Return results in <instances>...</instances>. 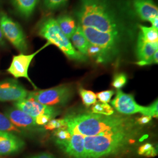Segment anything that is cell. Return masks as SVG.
I'll use <instances>...</instances> for the list:
<instances>
[{
  "instance_id": "obj_1",
  "label": "cell",
  "mask_w": 158,
  "mask_h": 158,
  "mask_svg": "<svg viewBox=\"0 0 158 158\" xmlns=\"http://www.w3.org/2000/svg\"><path fill=\"white\" fill-rule=\"evenodd\" d=\"M73 15L89 44L102 49L106 63L137 36L139 24L131 0H79Z\"/></svg>"
},
{
  "instance_id": "obj_2",
  "label": "cell",
  "mask_w": 158,
  "mask_h": 158,
  "mask_svg": "<svg viewBox=\"0 0 158 158\" xmlns=\"http://www.w3.org/2000/svg\"><path fill=\"white\" fill-rule=\"evenodd\" d=\"M63 119L66 123L65 129L70 134H77L85 137L139 129V125L134 119L120 115L106 116L94 113L71 114Z\"/></svg>"
},
{
  "instance_id": "obj_3",
  "label": "cell",
  "mask_w": 158,
  "mask_h": 158,
  "mask_svg": "<svg viewBox=\"0 0 158 158\" xmlns=\"http://www.w3.org/2000/svg\"><path fill=\"white\" fill-rule=\"evenodd\" d=\"M139 130L113 134L85 136V158H107L127 152L136 141Z\"/></svg>"
},
{
  "instance_id": "obj_4",
  "label": "cell",
  "mask_w": 158,
  "mask_h": 158,
  "mask_svg": "<svg viewBox=\"0 0 158 158\" xmlns=\"http://www.w3.org/2000/svg\"><path fill=\"white\" fill-rule=\"evenodd\" d=\"M37 32L51 45L56 46L69 59L79 62L87 60L86 56L74 49L70 39L59 28L55 18L48 17L42 19L38 25Z\"/></svg>"
},
{
  "instance_id": "obj_5",
  "label": "cell",
  "mask_w": 158,
  "mask_h": 158,
  "mask_svg": "<svg viewBox=\"0 0 158 158\" xmlns=\"http://www.w3.org/2000/svg\"><path fill=\"white\" fill-rule=\"evenodd\" d=\"M0 27L6 40L22 53L28 49L27 36L22 27L5 12H0Z\"/></svg>"
},
{
  "instance_id": "obj_6",
  "label": "cell",
  "mask_w": 158,
  "mask_h": 158,
  "mask_svg": "<svg viewBox=\"0 0 158 158\" xmlns=\"http://www.w3.org/2000/svg\"><path fill=\"white\" fill-rule=\"evenodd\" d=\"M72 90L67 85H60L45 90L28 92V98H31L48 106H63L72 98Z\"/></svg>"
},
{
  "instance_id": "obj_7",
  "label": "cell",
  "mask_w": 158,
  "mask_h": 158,
  "mask_svg": "<svg viewBox=\"0 0 158 158\" xmlns=\"http://www.w3.org/2000/svg\"><path fill=\"white\" fill-rule=\"evenodd\" d=\"M49 45H51V44L47 42L45 45H44L39 50L33 53L26 55L25 53H21L18 55H14L12 57L11 63L9 68L6 70L7 72L11 74L15 79L25 78L27 79L34 86L35 89H37V87L34 85V83L29 76V68L35 56L38 55L40 51L44 50L46 47Z\"/></svg>"
},
{
  "instance_id": "obj_8",
  "label": "cell",
  "mask_w": 158,
  "mask_h": 158,
  "mask_svg": "<svg viewBox=\"0 0 158 158\" xmlns=\"http://www.w3.org/2000/svg\"><path fill=\"white\" fill-rule=\"evenodd\" d=\"M28 92L15 79L0 81V102H17L27 98Z\"/></svg>"
},
{
  "instance_id": "obj_9",
  "label": "cell",
  "mask_w": 158,
  "mask_h": 158,
  "mask_svg": "<svg viewBox=\"0 0 158 158\" xmlns=\"http://www.w3.org/2000/svg\"><path fill=\"white\" fill-rule=\"evenodd\" d=\"M55 143L60 149L70 158H85V136L71 134L70 137L66 140L55 139Z\"/></svg>"
},
{
  "instance_id": "obj_10",
  "label": "cell",
  "mask_w": 158,
  "mask_h": 158,
  "mask_svg": "<svg viewBox=\"0 0 158 158\" xmlns=\"http://www.w3.org/2000/svg\"><path fill=\"white\" fill-rule=\"evenodd\" d=\"M14 104L15 107L34 118L40 114H47L54 118L59 114V110L56 108L40 104L31 98H26L14 102Z\"/></svg>"
},
{
  "instance_id": "obj_11",
  "label": "cell",
  "mask_w": 158,
  "mask_h": 158,
  "mask_svg": "<svg viewBox=\"0 0 158 158\" xmlns=\"http://www.w3.org/2000/svg\"><path fill=\"white\" fill-rule=\"evenodd\" d=\"M111 105L119 113L131 115L136 113L142 114L145 107L139 105L132 94L125 93L118 90L116 96L111 102Z\"/></svg>"
},
{
  "instance_id": "obj_12",
  "label": "cell",
  "mask_w": 158,
  "mask_h": 158,
  "mask_svg": "<svg viewBox=\"0 0 158 158\" xmlns=\"http://www.w3.org/2000/svg\"><path fill=\"white\" fill-rule=\"evenodd\" d=\"M25 143L16 134L0 131V156H6L22 151Z\"/></svg>"
},
{
  "instance_id": "obj_13",
  "label": "cell",
  "mask_w": 158,
  "mask_h": 158,
  "mask_svg": "<svg viewBox=\"0 0 158 158\" xmlns=\"http://www.w3.org/2000/svg\"><path fill=\"white\" fill-rule=\"evenodd\" d=\"M131 4L138 19L150 22L158 17V6L153 0H131Z\"/></svg>"
},
{
  "instance_id": "obj_14",
  "label": "cell",
  "mask_w": 158,
  "mask_h": 158,
  "mask_svg": "<svg viewBox=\"0 0 158 158\" xmlns=\"http://www.w3.org/2000/svg\"><path fill=\"white\" fill-rule=\"evenodd\" d=\"M5 114L13 124L24 131L33 129L37 125L34 118L17 108H8Z\"/></svg>"
},
{
  "instance_id": "obj_15",
  "label": "cell",
  "mask_w": 158,
  "mask_h": 158,
  "mask_svg": "<svg viewBox=\"0 0 158 158\" xmlns=\"http://www.w3.org/2000/svg\"><path fill=\"white\" fill-rule=\"evenodd\" d=\"M158 49V43L151 44L147 42L138 34L136 55L138 62H144L148 60Z\"/></svg>"
},
{
  "instance_id": "obj_16",
  "label": "cell",
  "mask_w": 158,
  "mask_h": 158,
  "mask_svg": "<svg viewBox=\"0 0 158 158\" xmlns=\"http://www.w3.org/2000/svg\"><path fill=\"white\" fill-rule=\"evenodd\" d=\"M40 0H11L12 5L17 13L25 19L33 14Z\"/></svg>"
},
{
  "instance_id": "obj_17",
  "label": "cell",
  "mask_w": 158,
  "mask_h": 158,
  "mask_svg": "<svg viewBox=\"0 0 158 158\" xmlns=\"http://www.w3.org/2000/svg\"><path fill=\"white\" fill-rule=\"evenodd\" d=\"M70 40L72 45L76 51H78L82 55L87 56V49L90 44L87 40L83 31L79 26L77 27V28L75 30Z\"/></svg>"
},
{
  "instance_id": "obj_18",
  "label": "cell",
  "mask_w": 158,
  "mask_h": 158,
  "mask_svg": "<svg viewBox=\"0 0 158 158\" xmlns=\"http://www.w3.org/2000/svg\"><path fill=\"white\" fill-rule=\"evenodd\" d=\"M56 20L63 33L69 39H70L77 27L74 18L68 15H63L58 17Z\"/></svg>"
},
{
  "instance_id": "obj_19",
  "label": "cell",
  "mask_w": 158,
  "mask_h": 158,
  "mask_svg": "<svg viewBox=\"0 0 158 158\" xmlns=\"http://www.w3.org/2000/svg\"><path fill=\"white\" fill-rule=\"evenodd\" d=\"M139 32L138 34L144 41L151 43H158V30L153 28L152 27H149L141 24L138 25Z\"/></svg>"
},
{
  "instance_id": "obj_20",
  "label": "cell",
  "mask_w": 158,
  "mask_h": 158,
  "mask_svg": "<svg viewBox=\"0 0 158 158\" xmlns=\"http://www.w3.org/2000/svg\"><path fill=\"white\" fill-rule=\"evenodd\" d=\"M0 131L10 132L17 135H23L25 134V131L18 128L13 124L11 121L6 117V114L0 112Z\"/></svg>"
},
{
  "instance_id": "obj_21",
  "label": "cell",
  "mask_w": 158,
  "mask_h": 158,
  "mask_svg": "<svg viewBox=\"0 0 158 158\" xmlns=\"http://www.w3.org/2000/svg\"><path fill=\"white\" fill-rule=\"evenodd\" d=\"M79 93L83 104L87 107H89L97 102L96 94L92 91L80 88Z\"/></svg>"
},
{
  "instance_id": "obj_22",
  "label": "cell",
  "mask_w": 158,
  "mask_h": 158,
  "mask_svg": "<svg viewBox=\"0 0 158 158\" xmlns=\"http://www.w3.org/2000/svg\"><path fill=\"white\" fill-rule=\"evenodd\" d=\"M92 113L100 114L106 116L112 115L114 114V110L107 103L96 102L91 107Z\"/></svg>"
},
{
  "instance_id": "obj_23",
  "label": "cell",
  "mask_w": 158,
  "mask_h": 158,
  "mask_svg": "<svg viewBox=\"0 0 158 158\" xmlns=\"http://www.w3.org/2000/svg\"><path fill=\"white\" fill-rule=\"evenodd\" d=\"M68 0H43L44 6L48 11H56L66 6Z\"/></svg>"
},
{
  "instance_id": "obj_24",
  "label": "cell",
  "mask_w": 158,
  "mask_h": 158,
  "mask_svg": "<svg viewBox=\"0 0 158 158\" xmlns=\"http://www.w3.org/2000/svg\"><path fill=\"white\" fill-rule=\"evenodd\" d=\"M158 151L156 148L150 143H146L139 147L138 149V154L148 158H152L157 155Z\"/></svg>"
},
{
  "instance_id": "obj_25",
  "label": "cell",
  "mask_w": 158,
  "mask_h": 158,
  "mask_svg": "<svg viewBox=\"0 0 158 158\" xmlns=\"http://www.w3.org/2000/svg\"><path fill=\"white\" fill-rule=\"evenodd\" d=\"M128 77L126 74L119 73L114 75L111 85L115 89L120 90L127 83Z\"/></svg>"
},
{
  "instance_id": "obj_26",
  "label": "cell",
  "mask_w": 158,
  "mask_h": 158,
  "mask_svg": "<svg viewBox=\"0 0 158 158\" xmlns=\"http://www.w3.org/2000/svg\"><path fill=\"white\" fill-rule=\"evenodd\" d=\"M66 123L64 119H52L46 124L44 128L46 130H56L59 128H65Z\"/></svg>"
},
{
  "instance_id": "obj_27",
  "label": "cell",
  "mask_w": 158,
  "mask_h": 158,
  "mask_svg": "<svg viewBox=\"0 0 158 158\" xmlns=\"http://www.w3.org/2000/svg\"><path fill=\"white\" fill-rule=\"evenodd\" d=\"M143 115L150 116L152 118H158V100L153 102L150 106L145 107L144 110L142 114Z\"/></svg>"
},
{
  "instance_id": "obj_28",
  "label": "cell",
  "mask_w": 158,
  "mask_h": 158,
  "mask_svg": "<svg viewBox=\"0 0 158 158\" xmlns=\"http://www.w3.org/2000/svg\"><path fill=\"white\" fill-rule=\"evenodd\" d=\"M114 94V91L112 90L102 91L98 93L96 96L97 98L102 103H108L110 102L112 97Z\"/></svg>"
},
{
  "instance_id": "obj_29",
  "label": "cell",
  "mask_w": 158,
  "mask_h": 158,
  "mask_svg": "<svg viewBox=\"0 0 158 158\" xmlns=\"http://www.w3.org/2000/svg\"><path fill=\"white\" fill-rule=\"evenodd\" d=\"M71 135V134L65 128H59L55 130L54 131V136L55 137V139L63 141L68 139Z\"/></svg>"
},
{
  "instance_id": "obj_30",
  "label": "cell",
  "mask_w": 158,
  "mask_h": 158,
  "mask_svg": "<svg viewBox=\"0 0 158 158\" xmlns=\"http://www.w3.org/2000/svg\"><path fill=\"white\" fill-rule=\"evenodd\" d=\"M52 119H53V117L49 115L40 114L35 118V121L36 124L41 126L46 124Z\"/></svg>"
},
{
  "instance_id": "obj_31",
  "label": "cell",
  "mask_w": 158,
  "mask_h": 158,
  "mask_svg": "<svg viewBox=\"0 0 158 158\" xmlns=\"http://www.w3.org/2000/svg\"><path fill=\"white\" fill-rule=\"evenodd\" d=\"M158 51H156L153 55L152 56L149 58L148 60L144 62H137L136 64L140 66H148L151 65L153 64H158Z\"/></svg>"
},
{
  "instance_id": "obj_32",
  "label": "cell",
  "mask_w": 158,
  "mask_h": 158,
  "mask_svg": "<svg viewBox=\"0 0 158 158\" xmlns=\"http://www.w3.org/2000/svg\"><path fill=\"white\" fill-rule=\"evenodd\" d=\"M152 120V117L147 115H142L136 119V122L138 125H145L148 124Z\"/></svg>"
},
{
  "instance_id": "obj_33",
  "label": "cell",
  "mask_w": 158,
  "mask_h": 158,
  "mask_svg": "<svg viewBox=\"0 0 158 158\" xmlns=\"http://www.w3.org/2000/svg\"><path fill=\"white\" fill-rule=\"evenodd\" d=\"M29 158H56L54 155H52L49 153L43 152L40 153V154L36 155L33 156H31Z\"/></svg>"
},
{
  "instance_id": "obj_34",
  "label": "cell",
  "mask_w": 158,
  "mask_h": 158,
  "mask_svg": "<svg viewBox=\"0 0 158 158\" xmlns=\"http://www.w3.org/2000/svg\"><path fill=\"white\" fill-rule=\"evenodd\" d=\"M6 46V40L2 34L1 29L0 27V48H5Z\"/></svg>"
},
{
  "instance_id": "obj_35",
  "label": "cell",
  "mask_w": 158,
  "mask_h": 158,
  "mask_svg": "<svg viewBox=\"0 0 158 158\" xmlns=\"http://www.w3.org/2000/svg\"><path fill=\"white\" fill-rule=\"evenodd\" d=\"M150 23L152 24V27L158 30V17L153 18Z\"/></svg>"
},
{
  "instance_id": "obj_36",
  "label": "cell",
  "mask_w": 158,
  "mask_h": 158,
  "mask_svg": "<svg viewBox=\"0 0 158 158\" xmlns=\"http://www.w3.org/2000/svg\"><path fill=\"white\" fill-rule=\"evenodd\" d=\"M1 1H2V0H0V3H1Z\"/></svg>"
}]
</instances>
